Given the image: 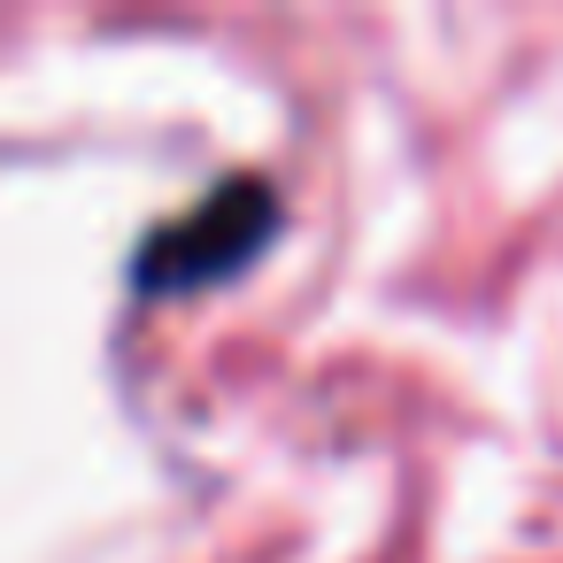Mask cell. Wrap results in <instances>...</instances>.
<instances>
[{"label": "cell", "instance_id": "obj_1", "mask_svg": "<svg viewBox=\"0 0 563 563\" xmlns=\"http://www.w3.org/2000/svg\"><path fill=\"white\" fill-rule=\"evenodd\" d=\"M271 232H278V194H271V178H224L209 201H194L178 224H163V232L140 247L132 286H140V294H194V286H217V278L247 271Z\"/></svg>", "mask_w": 563, "mask_h": 563}]
</instances>
